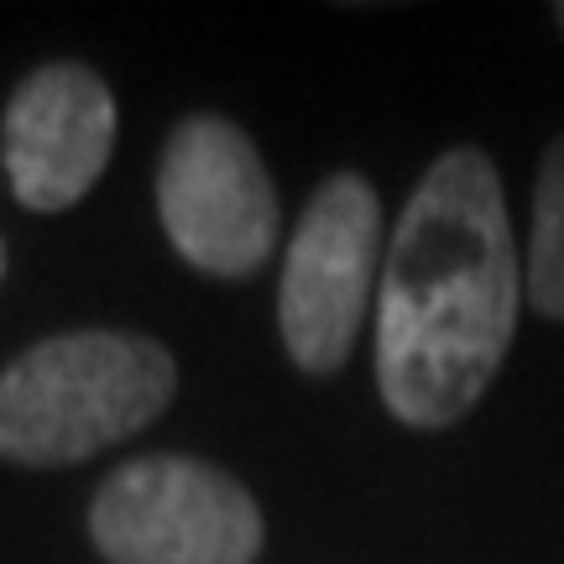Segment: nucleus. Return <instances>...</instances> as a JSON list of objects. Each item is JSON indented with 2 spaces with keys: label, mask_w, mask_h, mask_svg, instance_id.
Here are the masks:
<instances>
[{
  "label": "nucleus",
  "mask_w": 564,
  "mask_h": 564,
  "mask_svg": "<svg viewBox=\"0 0 564 564\" xmlns=\"http://www.w3.org/2000/svg\"><path fill=\"white\" fill-rule=\"evenodd\" d=\"M554 21H560V32H564V6H554Z\"/></svg>",
  "instance_id": "6e6552de"
},
{
  "label": "nucleus",
  "mask_w": 564,
  "mask_h": 564,
  "mask_svg": "<svg viewBox=\"0 0 564 564\" xmlns=\"http://www.w3.org/2000/svg\"><path fill=\"white\" fill-rule=\"evenodd\" d=\"M382 199L361 173H329L303 204L282 257L278 329L299 371L329 377L361 340L371 293L382 282Z\"/></svg>",
  "instance_id": "20e7f679"
},
{
  "label": "nucleus",
  "mask_w": 564,
  "mask_h": 564,
  "mask_svg": "<svg viewBox=\"0 0 564 564\" xmlns=\"http://www.w3.org/2000/svg\"><path fill=\"white\" fill-rule=\"evenodd\" d=\"M116 152V95L89 63H42L6 105L0 158L26 209L58 215L100 183Z\"/></svg>",
  "instance_id": "423d86ee"
},
{
  "label": "nucleus",
  "mask_w": 564,
  "mask_h": 564,
  "mask_svg": "<svg viewBox=\"0 0 564 564\" xmlns=\"http://www.w3.org/2000/svg\"><path fill=\"white\" fill-rule=\"evenodd\" d=\"M0 267H6V257H0Z\"/></svg>",
  "instance_id": "1a4fd4ad"
},
{
  "label": "nucleus",
  "mask_w": 564,
  "mask_h": 564,
  "mask_svg": "<svg viewBox=\"0 0 564 564\" xmlns=\"http://www.w3.org/2000/svg\"><path fill=\"white\" fill-rule=\"evenodd\" d=\"M523 293L533 303V314L564 324V137H554V147L539 162Z\"/></svg>",
  "instance_id": "0eeeda50"
},
{
  "label": "nucleus",
  "mask_w": 564,
  "mask_h": 564,
  "mask_svg": "<svg viewBox=\"0 0 564 564\" xmlns=\"http://www.w3.org/2000/svg\"><path fill=\"white\" fill-rule=\"evenodd\" d=\"M162 230L188 267L251 278L278 246V188L257 141L225 116H188L158 167Z\"/></svg>",
  "instance_id": "39448f33"
},
{
  "label": "nucleus",
  "mask_w": 564,
  "mask_h": 564,
  "mask_svg": "<svg viewBox=\"0 0 564 564\" xmlns=\"http://www.w3.org/2000/svg\"><path fill=\"white\" fill-rule=\"evenodd\" d=\"M178 366L126 329H74L0 371V460L79 465L167 413Z\"/></svg>",
  "instance_id": "f03ea898"
},
{
  "label": "nucleus",
  "mask_w": 564,
  "mask_h": 564,
  "mask_svg": "<svg viewBox=\"0 0 564 564\" xmlns=\"http://www.w3.org/2000/svg\"><path fill=\"white\" fill-rule=\"evenodd\" d=\"M523 257L481 147L429 162L377 282V387L408 429H449L486 398L523 314Z\"/></svg>",
  "instance_id": "f257e3e1"
},
{
  "label": "nucleus",
  "mask_w": 564,
  "mask_h": 564,
  "mask_svg": "<svg viewBox=\"0 0 564 564\" xmlns=\"http://www.w3.org/2000/svg\"><path fill=\"white\" fill-rule=\"evenodd\" d=\"M89 539L110 564H251L267 523L257 497L220 465L141 455L95 491Z\"/></svg>",
  "instance_id": "7ed1b4c3"
}]
</instances>
